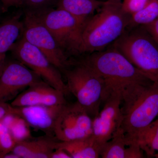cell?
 <instances>
[{
    "instance_id": "cell-19",
    "label": "cell",
    "mask_w": 158,
    "mask_h": 158,
    "mask_svg": "<svg viewBox=\"0 0 158 158\" xmlns=\"http://www.w3.org/2000/svg\"><path fill=\"white\" fill-rule=\"evenodd\" d=\"M127 146L125 135L121 127L102 147L100 157L125 158Z\"/></svg>"
},
{
    "instance_id": "cell-17",
    "label": "cell",
    "mask_w": 158,
    "mask_h": 158,
    "mask_svg": "<svg viewBox=\"0 0 158 158\" xmlns=\"http://www.w3.org/2000/svg\"><path fill=\"white\" fill-rule=\"evenodd\" d=\"M58 148L65 151L72 158H99L102 149L92 135L73 141H59L57 145V149Z\"/></svg>"
},
{
    "instance_id": "cell-5",
    "label": "cell",
    "mask_w": 158,
    "mask_h": 158,
    "mask_svg": "<svg viewBox=\"0 0 158 158\" xmlns=\"http://www.w3.org/2000/svg\"><path fill=\"white\" fill-rule=\"evenodd\" d=\"M66 78L69 93L77 98L92 118L98 114L106 89L104 80L87 65L78 60L61 72Z\"/></svg>"
},
{
    "instance_id": "cell-23",
    "label": "cell",
    "mask_w": 158,
    "mask_h": 158,
    "mask_svg": "<svg viewBox=\"0 0 158 158\" xmlns=\"http://www.w3.org/2000/svg\"><path fill=\"white\" fill-rule=\"evenodd\" d=\"M150 0H123L122 2L123 8L124 11L132 15L141 10Z\"/></svg>"
},
{
    "instance_id": "cell-1",
    "label": "cell",
    "mask_w": 158,
    "mask_h": 158,
    "mask_svg": "<svg viewBox=\"0 0 158 158\" xmlns=\"http://www.w3.org/2000/svg\"><path fill=\"white\" fill-rule=\"evenodd\" d=\"M122 120L121 128L127 146L137 140L158 116V82L134 83L120 87Z\"/></svg>"
},
{
    "instance_id": "cell-4",
    "label": "cell",
    "mask_w": 158,
    "mask_h": 158,
    "mask_svg": "<svg viewBox=\"0 0 158 158\" xmlns=\"http://www.w3.org/2000/svg\"><path fill=\"white\" fill-rule=\"evenodd\" d=\"M111 46L153 82H158V42L143 26L127 29Z\"/></svg>"
},
{
    "instance_id": "cell-18",
    "label": "cell",
    "mask_w": 158,
    "mask_h": 158,
    "mask_svg": "<svg viewBox=\"0 0 158 158\" xmlns=\"http://www.w3.org/2000/svg\"><path fill=\"white\" fill-rule=\"evenodd\" d=\"M137 141L148 156L158 158V118L141 133Z\"/></svg>"
},
{
    "instance_id": "cell-22",
    "label": "cell",
    "mask_w": 158,
    "mask_h": 158,
    "mask_svg": "<svg viewBox=\"0 0 158 158\" xmlns=\"http://www.w3.org/2000/svg\"><path fill=\"white\" fill-rule=\"evenodd\" d=\"M16 143L8 128L0 120V158L11 152Z\"/></svg>"
},
{
    "instance_id": "cell-9",
    "label": "cell",
    "mask_w": 158,
    "mask_h": 158,
    "mask_svg": "<svg viewBox=\"0 0 158 158\" xmlns=\"http://www.w3.org/2000/svg\"><path fill=\"white\" fill-rule=\"evenodd\" d=\"M102 102L103 107L92 119V134L101 148L121 127V94L120 87H107Z\"/></svg>"
},
{
    "instance_id": "cell-10",
    "label": "cell",
    "mask_w": 158,
    "mask_h": 158,
    "mask_svg": "<svg viewBox=\"0 0 158 158\" xmlns=\"http://www.w3.org/2000/svg\"><path fill=\"white\" fill-rule=\"evenodd\" d=\"M92 119L87 110L77 102L67 103L57 118L54 135L60 141L89 137L92 134Z\"/></svg>"
},
{
    "instance_id": "cell-27",
    "label": "cell",
    "mask_w": 158,
    "mask_h": 158,
    "mask_svg": "<svg viewBox=\"0 0 158 158\" xmlns=\"http://www.w3.org/2000/svg\"><path fill=\"white\" fill-rule=\"evenodd\" d=\"M143 26L158 42V18L150 23Z\"/></svg>"
},
{
    "instance_id": "cell-11",
    "label": "cell",
    "mask_w": 158,
    "mask_h": 158,
    "mask_svg": "<svg viewBox=\"0 0 158 158\" xmlns=\"http://www.w3.org/2000/svg\"><path fill=\"white\" fill-rule=\"evenodd\" d=\"M40 79L19 61L6 63L0 75V104L13 100L23 90L40 81Z\"/></svg>"
},
{
    "instance_id": "cell-15",
    "label": "cell",
    "mask_w": 158,
    "mask_h": 158,
    "mask_svg": "<svg viewBox=\"0 0 158 158\" xmlns=\"http://www.w3.org/2000/svg\"><path fill=\"white\" fill-rule=\"evenodd\" d=\"M20 16L15 15L0 24V75L6 63L7 53L22 35L23 22Z\"/></svg>"
},
{
    "instance_id": "cell-21",
    "label": "cell",
    "mask_w": 158,
    "mask_h": 158,
    "mask_svg": "<svg viewBox=\"0 0 158 158\" xmlns=\"http://www.w3.org/2000/svg\"><path fill=\"white\" fill-rule=\"evenodd\" d=\"M9 122H2L9 129L11 135L16 141L31 138L27 123L22 118L16 115H10L5 117Z\"/></svg>"
},
{
    "instance_id": "cell-29",
    "label": "cell",
    "mask_w": 158,
    "mask_h": 158,
    "mask_svg": "<svg viewBox=\"0 0 158 158\" xmlns=\"http://www.w3.org/2000/svg\"><path fill=\"white\" fill-rule=\"evenodd\" d=\"M51 158H72L70 155L63 149H56L52 153Z\"/></svg>"
},
{
    "instance_id": "cell-3",
    "label": "cell",
    "mask_w": 158,
    "mask_h": 158,
    "mask_svg": "<svg viewBox=\"0 0 158 158\" xmlns=\"http://www.w3.org/2000/svg\"><path fill=\"white\" fill-rule=\"evenodd\" d=\"M77 60L102 78L107 87H121L134 83L149 85L154 82L113 47L86 54Z\"/></svg>"
},
{
    "instance_id": "cell-8",
    "label": "cell",
    "mask_w": 158,
    "mask_h": 158,
    "mask_svg": "<svg viewBox=\"0 0 158 158\" xmlns=\"http://www.w3.org/2000/svg\"><path fill=\"white\" fill-rule=\"evenodd\" d=\"M23 22L22 36L26 40L39 49L61 72L69 65L71 60L33 12L26 9Z\"/></svg>"
},
{
    "instance_id": "cell-28",
    "label": "cell",
    "mask_w": 158,
    "mask_h": 158,
    "mask_svg": "<svg viewBox=\"0 0 158 158\" xmlns=\"http://www.w3.org/2000/svg\"><path fill=\"white\" fill-rule=\"evenodd\" d=\"M1 1L4 11H7L11 7H22L23 4V0H1Z\"/></svg>"
},
{
    "instance_id": "cell-25",
    "label": "cell",
    "mask_w": 158,
    "mask_h": 158,
    "mask_svg": "<svg viewBox=\"0 0 158 158\" xmlns=\"http://www.w3.org/2000/svg\"><path fill=\"white\" fill-rule=\"evenodd\" d=\"M125 150V158H144L143 151L138 142H134L127 146Z\"/></svg>"
},
{
    "instance_id": "cell-13",
    "label": "cell",
    "mask_w": 158,
    "mask_h": 158,
    "mask_svg": "<svg viewBox=\"0 0 158 158\" xmlns=\"http://www.w3.org/2000/svg\"><path fill=\"white\" fill-rule=\"evenodd\" d=\"M65 95L60 90L41 81L29 86L11 102L15 107L36 105L55 106L67 103Z\"/></svg>"
},
{
    "instance_id": "cell-6",
    "label": "cell",
    "mask_w": 158,
    "mask_h": 158,
    "mask_svg": "<svg viewBox=\"0 0 158 158\" xmlns=\"http://www.w3.org/2000/svg\"><path fill=\"white\" fill-rule=\"evenodd\" d=\"M30 11L50 31L67 56L80 55L83 26L75 18L67 11L58 8L48 7Z\"/></svg>"
},
{
    "instance_id": "cell-12",
    "label": "cell",
    "mask_w": 158,
    "mask_h": 158,
    "mask_svg": "<svg viewBox=\"0 0 158 158\" xmlns=\"http://www.w3.org/2000/svg\"><path fill=\"white\" fill-rule=\"evenodd\" d=\"M66 104L14 107L15 115L22 118L29 126L43 132L46 135L52 136L57 118Z\"/></svg>"
},
{
    "instance_id": "cell-2",
    "label": "cell",
    "mask_w": 158,
    "mask_h": 158,
    "mask_svg": "<svg viewBox=\"0 0 158 158\" xmlns=\"http://www.w3.org/2000/svg\"><path fill=\"white\" fill-rule=\"evenodd\" d=\"M131 15L120 0H107L98 12L87 20L82 28L80 55L103 50L124 33Z\"/></svg>"
},
{
    "instance_id": "cell-20",
    "label": "cell",
    "mask_w": 158,
    "mask_h": 158,
    "mask_svg": "<svg viewBox=\"0 0 158 158\" xmlns=\"http://www.w3.org/2000/svg\"><path fill=\"white\" fill-rule=\"evenodd\" d=\"M158 18V0H150L142 9L131 15L127 28L150 23Z\"/></svg>"
},
{
    "instance_id": "cell-7",
    "label": "cell",
    "mask_w": 158,
    "mask_h": 158,
    "mask_svg": "<svg viewBox=\"0 0 158 158\" xmlns=\"http://www.w3.org/2000/svg\"><path fill=\"white\" fill-rule=\"evenodd\" d=\"M17 61L33 71L44 81L65 95L69 94L61 72L39 49L20 37L10 50Z\"/></svg>"
},
{
    "instance_id": "cell-24",
    "label": "cell",
    "mask_w": 158,
    "mask_h": 158,
    "mask_svg": "<svg viewBox=\"0 0 158 158\" xmlns=\"http://www.w3.org/2000/svg\"><path fill=\"white\" fill-rule=\"evenodd\" d=\"M54 0H23V6L27 10H36L49 7Z\"/></svg>"
},
{
    "instance_id": "cell-26",
    "label": "cell",
    "mask_w": 158,
    "mask_h": 158,
    "mask_svg": "<svg viewBox=\"0 0 158 158\" xmlns=\"http://www.w3.org/2000/svg\"><path fill=\"white\" fill-rule=\"evenodd\" d=\"M10 115H15V108L8 103L0 104V120Z\"/></svg>"
},
{
    "instance_id": "cell-14",
    "label": "cell",
    "mask_w": 158,
    "mask_h": 158,
    "mask_svg": "<svg viewBox=\"0 0 158 158\" xmlns=\"http://www.w3.org/2000/svg\"><path fill=\"white\" fill-rule=\"evenodd\" d=\"M31 138L18 141L11 152L20 158H51L57 149L58 141L53 139L52 136Z\"/></svg>"
},
{
    "instance_id": "cell-16",
    "label": "cell",
    "mask_w": 158,
    "mask_h": 158,
    "mask_svg": "<svg viewBox=\"0 0 158 158\" xmlns=\"http://www.w3.org/2000/svg\"><path fill=\"white\" fill-rule=\"evenodd\" d=\"M58 9H63L75 18L82 26L99 9L105 2L98 0H56Z\"/></svg>"
}]
</instances>
